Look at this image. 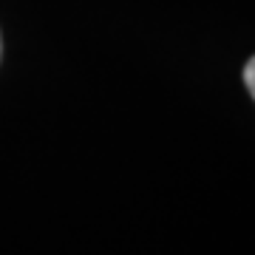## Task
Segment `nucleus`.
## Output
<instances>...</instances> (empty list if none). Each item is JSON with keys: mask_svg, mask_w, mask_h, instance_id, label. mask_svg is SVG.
Masks as SVG:
<instances>
[{"mask_svg": "<svg viewBox=\"0 0 255 255\" xmlns=\"http://www.w3.org/2000/svg\"><path fill=\"white\" fill-rule=\"evenodd\" d=\"M244 85H247V91H250V97L255 100V57L244 65Z\"/></svg>", "mask_w": 255, "mask_h": 255, "instance_id": "obj_1", "label": "nucleus"}, {"mask_svg": "<svg viewBox=\"0 0 255 255\" xmlns=\"http://www.w3.org/2000/svg\"><path fill=\"white\" fill-rule=\"evenodd\" d=\"M0 57H3V40H0Z\"/></svg>", "mask_w": 255, "mask_h": 255, "instance_id": "obj_2", "label": "nucleus"}]
</instances>
